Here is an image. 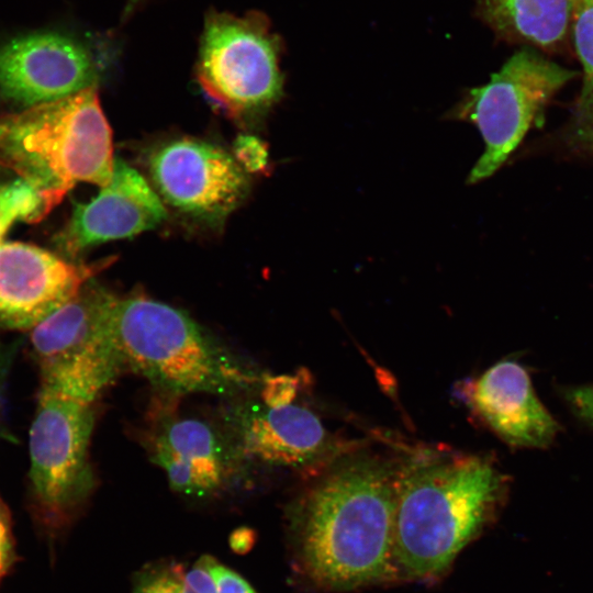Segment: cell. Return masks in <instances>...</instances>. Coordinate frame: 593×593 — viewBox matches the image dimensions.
Wrapping results in <instances>:
<instances>
[{
	"label": "cell",
	"mask_w": 593,
	"mask_h": 593,
	"mask_svg": "<svg viewBox=\"0 0 593 593\" xmlns=\"http://www.w3.org/2000/svg\"><path fill=\"white\" fill-rule=\"evenodd\" d=\"M49 212L42 193L22 178L0 181V244L15 222L35 223Z\"/></svg>",
	"instance_id": "ac0fdd59"
},
{
	"label": "cell",
	"mask_w": 593,
	"mask_h": 593,
	"mask_svg": "<svg viewBox=\"0 0 593 593\" xmlns=\"http://www.w3.org/2000/svg\"><path fill=\"white\" fill-rule=\"evenodd\" d=\"M152 460L163 468L174 490L204 496L226 475L227 457L215 430L197 418L167 416L150 438Z\"/></svg>",
	"instance_id": "9a60e30c"
},
{
	"label": "cell",
	"mask_w": 593,
	"mask_h": 593,
	"mask_svg": "<svg viewBox=\"0 0 593 593\" xmlns=\"http://www.w3.org/2000/svg\"><path fill=\"white\" fill-rule=\"evenodd\" d=\"M13 558V544L10 519L4 504L0 500V579L3 577Z\"/></svg>",
	"instance_id": "d4e9b609"
},
{
	"label": "cell",
	"mask_w": 593,
	"mask_h": 593,
	"mask_svg": "<svg viewBox=\"0 0 593 593\" xmlns=\"http://www.w3.org/2000/svg\"><path fill=\"white\" fill-rule=\"evenodd\" d=\"M112 334L124 367L170 395L235 394L258 382L194 320L156 300L116 298Z\"/></svg>",
	"instance_id": "5b68a950"
},
{
	"label": "cell",
	"mask_w": 593,
	"mask_h": 593,
	"mask_svg": "<svg viewBox=\"0 0 593 593\" xmlns=\"http://www.w3.org/2000/svg\"><path fill=\"white\" fill-rule=\"evenodd\" d=\"M88 51L53 32L15 37L0 46V93L25 105L69 97L94 86Z\"/></svg>",
	"instance_id": "30bf717a"
},
{
	"label": "cell",
	"mask_w": 593,
	"mask_h": 593,
	"mask_svg": "<svg viewBox=\"0 0 593 593\" xmlns=\"http://www.w3.org/2000/svg\"><path fill=\"white\" fill-rule=\"evenodd\" d=\"M110 260L76 265L35 245L0 244V329L32 331Z\"/></svg>",
	"instance_id": "9c48e42d"
},
{
	"label": "cell",
	"mask_w": 593,
	"mask_h": 593,
	"mask_svg": "<svg viewBox=\"0 0 593 593\" xmlns=\"http://www.w3.org/2000/svg\"><path fill=\"white\" fill-rule=\"evenodd\" d=\"M38 366L40 388L30 430V481L36 516L48 529L66 526L94 486L88 448L93 405L112 382L79 362Z\"/></svg>",
	"instance_id": "3957f363"
},
{
	"label": "cell",
	"mask_w": 593,
	"mask_h": 593,
	"mask_svg": "<svg viewBox=\"0 0 593 593\" xmlns=\"http://www.w3.org/2000/svg\"><path fill=\"white\" fill-rule=\"evenodd\" d=\"M399 470L378 457L343 454L303 496V567L318 584L350 590L399 575L394 551Z\"/></svg>",
	"instance_id": "6da1fadb"
},
{
	"label": "cell",
	"mask_w": 593,
	"mask_h": 593,
	"mask_svg": "<svg viewBox=\"0 0 593 593\" xmlns=\"http://www.w3.org/2000/svg\"><path fill=\"white\" fill-rule=\"evenodd\" d=\"M234 448L243 457L270 465L306 467L347 452L309 409L288 403H246L228 416Z\"/></svg>",
	"instance_id": "8fae6325"
},
{
	"label": "cell",
	"mask_w": 593,
	"mask_h": 593,
	"mask_svg": "<svg viewBox=\"0 0 593 593\" xmlns=\"http://www.w3.org/2000/svg\"><path fill=\"white\" fill-rule=\"evenodd\" d=\"M250 540L251 538L248 532H235L232 537V547L242 552L244 549L249 548Z\"/></svg>",
	"instance_id": "484cf974"
},
{
	"label": "cell",
	"mask_w": 593,
	"mask_h": 593,
	"mask_svg": "<svg viewBox=\"0 0 593 593\" xmlns=\"http://www.w3.org/2000/svg\"><path fill=\"white\" fill-rule=\"evenodd\" d=\"M184 573L180 566L160 562L144 568L136 577L132 593H183Z\"/></svg>",
	"instance_id": "d6986e66"
},
{
	"label": "cell",
	"mask_w": 593,
	"mask_h": 593,
	"mask_svg": "<svg viewBox=\"0 0 593 593\" xmlns=\"http://www.w3.org/2000/svg\"><path fill=\"white\" fill-rule=\"evenodd\" d=\"M236 156L244 168L256 171L267 164V150L260 142L253 136H242L235 145Z\"/></svg>",
	"instance_id": "7402d4cb"
},
{
	"label": "cell",
	"mask_w": 593,
	"mask_h": 593,
	"mask_svg": "<svg viewBox=\"0 0 593 593\" xmlns=\"http://www.w3.org/2000/svg\"><path fill=\"white\" fill-rule=\"evenodd\" d=\"M198 80L205 96L232 118L268 108L282 93L278 40L258 13L208 15L200 42Z\"/></svg>",
	"instance_id": "8992f818"
},
{
	"label": "cell",
	"mask_w": 593,
	"mask_h": 593,
	"mask_svg": "<svg viewBox=\"0 0 593 593\" xmlns=\"http://www.w3.org/2000/svg\"><path fill=\"white\" fill-rule=\"evenodd\" d=\"M167 217V211L143 176L115 158L110 182L87 203H79L56 236L68 256L108 240L152 230Z\"/></svg>",
	"instance_id": "7c38bea8"
},
{
	"label": "cell",
	"mask_w": 593,
	"mask_h": 593,
	"mask_svg": "<svg viewBox=\"0 0 593 593\" xmlns=\"http://www.w3.org/2000/svg\"><path fill=\"white\" fill-rule=\"evenodd\" d=\"M183 593H193L192 591H190L186 585L183 588Z\"/></svg>",
	"instance_id": "83f0119b"
},
{
	"label": "cell",
	"mask_w": 593,
	"mask_h": 593,
	"mask_svg": "<svg viewBox=\"0 0 593 593\" xmlns=\"http://www.w3.org/2000/svg\"><path fill=\"white\" fill-rule=\"evenodd\" d=\"M566 399L575 414L593 426V384L569 389Z\"/></svg>",
	"instance_id": "cb8c5ba5"
},
{
	"label": "cell",
	"mask_w": 593,
	"mask_h": 593,
	"mask_svg": "<svg viewBox=\"0 0 593 593\" xmlns=\"http://www.w3.org/2000/svg\"><path fill=\"white\" fill-rule=\"evenodd\" d=\"M114 160L94 86L0 116V165L37 189L51 211L78 182L105 187Z\"/></svg>",
	"instance_id": "277c9868"
},
{
	"label": "cell",
	"mask_w": 593,
	"mask_h": 593,
	"mask_svg": "<svg viewBox=\"0 0 593 593\" xmlns=\"http://www.w3.org/2000/svg\"><path fill=\"white\" fill-rule=\"evenodd\" d=\"M7 366H8V354L5 353L4 346L0 343V390H1V384L3 380V376L5 373Z\"/></svg>",
	"instance_id": "4316f807"
},
{
	"label": "cell",
	"mask_w": 593,
	"mask_h": 593,
	"mask_svg": "<svg viewBox=\"0 0 593 593\" xmlns=\"http://www.w3.org/2000/svg\"><path fill=\"white\" fill-rule=\"evenodd\" d=\"M468 400L484 424L512 447L547 448L558 434V422L536 395L528 372L515 361H500L471 382Z\"/></svg>",
	"instance_id": "4fadbf2b"
},
{
	"label": "cell",
	"mask_w": 593,
	"mask_h": 593,
	"mask_svg": "<svg viewBox=\"0 0 593 593\" xmlns=\"http://www.w3.org/2000/svg\"><path fill=\"white\" fill-rule=\"evenodd\" d=\"M208 567L216 586V593H256L237 572L208 556Z\"/></svg>",
	"instance_id": "44dd1931"
},
{
	"label": "cell",
	"mask_w": 593,
	"mask_h": 593,
	"mask_svg": "<svg viewBox=\"0 0 593 593\" xmlns=\"http://www.w3.org/2000/svg\"><path fill=\"white\" fill-rule=\"evenodd\" d=\"M115 299L92 279L88 281L72 299L30 332L37 365L78 359H121L112 334Z\"/></svg>",
	"instance_id": "5bb4252c"
},
{
	"label": "cell",
	"mask_w": 593,
	"mask_h": 593,
	"mask_svg": "<svg viewBox=\"0 0 593 593\" xmlns=\"http://www.w3.org/2000/svg\"><path fill=\"white\" fill-rule=\"evenodd\" d=\"M577 74L523 48L486 85L469 92L458 111L478 126L485 145L469 183L492 176L505 163L552 97Z\"/></svg>",
	"instance_id": "52a82bcc"
},
{
	"label": "cell",
	"mask_w": 593,
	"mask_h": 593,
	"mask_svg": "<svg viewBox=\"0 0 593 593\" xmlns=\"http://www.w3.org/2000/svg\"><path fill=\"white\" fill-rule=\"evenodd\" d=\"M184 585L193 593H216L215 582L208 567V556L201 557L184 573Z\"/></svg>",
	"instance_id": "603a6c76"
},
{
	"label": "cell",
	"mask_w": 593,
	"mask_h": 593,
	"mask_svg": "<svg viewBox=\"0 0 593 593\" xmlns=\"http://www.w3.org/2000/svg\"><path fill=\"white\" fill-rule=\"evenodd\" d=\"M505 477L485 457L423 456L401 468L394 551L399 574L429 579L490 523L505 495Z\"/></svg>",
	"instance_id": "7a4b0ae2"
},
{
	"label": "cell",
	"mask_w": 593,
	"mask_h": 593,
	"mask_svg": "<svg viewBox=\"0 0 593 593\" xmlns=\"http://www.w3.org/2000/svg\"><path fill=\"white\" fill-rule=\"evenodd\" d=\"M571 35L583 83L564 136L573 150L593 155V0H573Z\"/></svg>",
	"instance_id": "e0dca14e"
},
{
	"label": "cell",
	"mask_w": 593,
	"mask_h": 593,
	"mask_svg": "<svg viewBox=\"0 0 593 593\" xmlns=\"http://www.w3.org/2000/svg\"><path fill=\"white\" fill-rule=\"evenodd\" d=\"M298 379L291 376L268 377L262 381L261 401L268 406L293 402L298 392Z\"/></svg>",
	"instance_id": "ffe728a7"
},
{
	"label": "cell",
	"mask_w": 593,
	"mask_h": 593,
	"mask_svg": "<svg viewBox=\"0 0 593 593\" xmlns=\"http://www.w3.org/2000/svg\"><path fill=\"white\" fill-rule=\"evenodd\" d=\"M158 192L176 209L204 220L231 213L246 197L244 168L213 144L178 138L157 147L148 160Z\"/></svg>",
	"instance_id": "ba28073f"
},
{
	"label": "cell",
	"mask_w": 593,
	"mask_h": 593,
	"mask_svg": "<svg viewBox=\"0 0 593 593\" xmlns=\"http://www.w3.org/2000/svg\"><path fill=\"white\" fill-rule=\"evenodd\" d=\"M478 7L505 40L553 51L571 34L573 0H479Z\"/></svg>",
	"instance_id": "2e32d148"
}]
</instances>
